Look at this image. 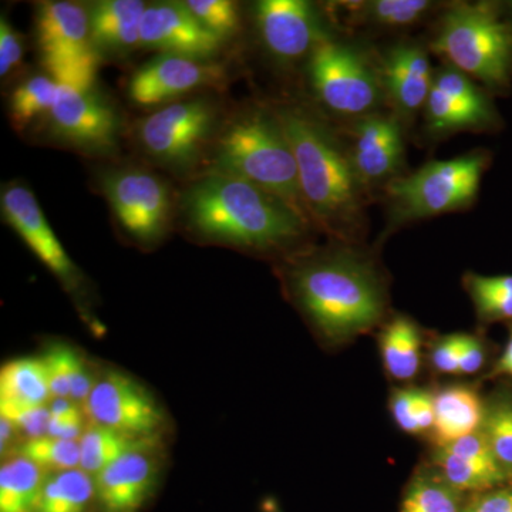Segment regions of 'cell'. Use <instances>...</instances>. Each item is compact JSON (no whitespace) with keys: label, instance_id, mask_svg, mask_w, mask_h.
I'll list each match as a JSON object with an SVG mask.
<instances>
[{"label":"cell","instance_id":"cell-1","mask_svg":"<svg viewBox=\"0 0 512 512\" xmlns=\"http://www.w3.org/2000/svg\"><path fill=\"white\" fill-rule=\"evenodd\" d=\"M183 211L198 237L255 251L298 241L309 222L281 198L215 170L185 191Z\"/></svg>","mask_w":512,"mask_h":512},{"label":"cell","instance_id":"cell-2","mask_svg":"<svg viewBox=\"0 0 512 512\" xmlns=\"http://www.w3.org/2000/svg\"><path fill=\"white\" fill-rule=\"evenodd\" d=\"M293 299L330 342H346L382 319L386 298L373 265L350 249L308 256L289 272Z\"/></svg>","mask_w":512,"mask_h":512},{"label":"cell","instance_id":"cell-3","mask_svg":"<svg viewBox=\"0 0 512 512\" xmlns=\"http://www.w3.org/2000/svg\"><path fill=\"white\" fill-rule=\"evenodd\" d=\"M291 143L306 212L333 234L362 224L363 192L349 150L323 121L301 107L275 110Z\"/></svg>","mask_w":512,"mask_h":512},{"label":"cell","instance_id":"cell-4","mask_svg":"<svg viewBox=\"0 0 512 512\" xmlns=\"http://www.w3.org/2000/svg\"><path fill=\"white\" fill-rule=\"evenodd\" d=\"M215 171L262 188L311 221L291 143L275 111L249 110L232 121L218 141Z\"/></svg>","mask_w":512,"mask_h":512},{"label":"cell","instance_id":"cell-5","mask_svg":"<svg viewBox=\"0 0 512 512\" xmlns=\"http://www.w3.org/2000/svg\"><path fill=\"white\" fill-rule=\"evenodd\" d=\"M431 49L458 72L494 89L510 83L512 29L487 3L448 10Z\"/></svg>","mask_w":512,"mask_h":512},{"label":"cell","instance_id":"cell-6","mask_svg":"<svg viewBox=\"0 0 512 512\" xmlns=\"http://www.w3.org/2000/svg\"><path fill=\"white\" fill-rule=\"evenodd\" d=\"M490 157L473 151L453 160L431 161L416 173L386 184L393 222L436 217L470 207L476 201Z\"/></svg>","mask_w":512,"mask_h":512},{"label":"cell","instance_id":"cell-7","mask_svg":"<svg viewBox=\"0 0 512 512\" xmlns=\"http://www.w3.org/2000/svg\"><path fill=\"white\" fill-rule=\"evenodd\" d=\"M309 77L320 103L338 116L360 119L382 100V82L365 57L329 37L309 56Z\"/></svg>","mask_w":512,"mask_h":512},{"label":"cell","instance_id":"cell-8","mask_svg":"<svg viewBox=\"0 0 512 512\" xmlns=\"http://www.w3.org/2000/svg\"><path fill=\"white\" fill-rule=\"evenodd\" d=\"M217 121L210 101H174L141 121L137 134L144 151L165 167L188 168L197 163Z\"/></svg>","mask_w":512,"mask_h":512},{"label":"cell","instance_id":"cell-9","mask_svg":"<svg viewBox=\"0 0 512 512\" xmlns=\"http://www.w3.org/2000/svg\"><path fill=\"white\" fill-rule=\"evenodd\" d=\"M103 191L117 222L137 244L154 245L167 234L173 202L160 177L126 168L107 174Z\"/></svg>","mask_w":512,"mask_h":512},{"label":"cell","instance_id":"cell-10","mask_svg":"<svg viewBox=\"0 0 512 512\" xmlns=\"http://www.w3.org/2000/svg\"><path fill=\"white\" fill-rule=\"evenodd\" d=\"M47 121L53 137L86 153H110L119 143V113L93 89L60 86Z\"/></svg>","mask_w":512,"mask_h":512},{"label":"cell","instance_id":"cell-11","mask_svg":"<svg viewBox=\"0 0 512 512\" xmlns=\"http://www.w3.org/2000/svg\"><path fill=\"white\" fill-rule=\"evenodd\" d=\"M84 413L92 423L138 439H151L163 427L164 414L143 386L120 372H107L94 384Z\"/></svg>","mask_w":512,"mask_h":512},{"label":"cell","instance_id":"cell-12","mask_svg":"<svg viewBox=\"0 0 512 512\" xmlns=\"http://www.w3.org/2000/svg\"><path fill=\"white\" fill-rule=\"evenodd\" d=\"M431 134L481 130L497 124V111L487 94L467 74L448 66L434 72L433 87L424 106Z\"/></svg>","mask_w":512,"mask_h":512},{"label":"cell","instance_id":"cell-13","mask_svg":"<svg viewBox=\"0 0 512 512\" xmlns=\"http://www.w3.org/2000/svg\"><path fill=\"white\" fill-rule=\"evenodd\" d=\"M255 19L265 49L281 62L311 56L328 39L318 9L305 0H262Z\"/></svg>","mask_w":512,"mask_h":512},{"label":"cell","instance_id":"cell-14","mask_svg":"<svg viewBox=\"0 0 512 512\" xmlns=\"http://www.w3.org/2000/svg\"><path fill=\"white\" fill-rule=\"evenodd\" d=\"M0 207L6 224L63 285L74 288L79 284V269L56 237L29 187L20 183L5 185L0 195Z\"/></svg>","mask_w":512,"mask_h":512},{"label":"cell","instance_id":"cell-15","mask_svg":"<svg viewBox=\"0 0 512 512\" xmlns=\"http://www.w3.org/2000/svg\"><path fill=\"white\" fill-rule=\"evenodd\" d=\"M224 70L210 60L160 55L137 70L128 83V97L138 106L168 103L202 87L220 84Z\"/></svg>","mask_w":512,"mask_h":512},{"label":"cell","instance_id":"cell-16","mask_svg":"<svg viewBox=\"0 0 512 512\" xmlns=\"http://www.w3.org/2000/svg\"><path fill=\"white\" fill-rule=\"evenodd\" d=\"M348 150L365 190L373 185L389 184L403 167L404 140L400 121L377 111L360 117L353 127Z\"/></svg>","mask_w":512,"mask_h":512},{"label":"cell","instance_id":"cell-17","mask_svg":"<svg viewBox=\"0 0 512 512\" xmlns=\"http://www.w3.org/2000/svg\"><path fill=\"white\" fill-rule=\"evenodd\" d=\"M140 45L161 55L210 60L221 49L222 40L205 28L185 3H156L144 13Z\"/></svg>","mask_w":512,"mask_h":512},{"label":"cell","instance_id":"cell-18","mask_svg":"<svg viewBox=\"0 0 512 512\" xmlns=\"http://www.w3.org/2000/svg\"><path fill=\"white\" fill-rule=\"evenodd\" d=\"M153 440L124 454L94 477L100 512H138L147 503L160 473Z\"/></svg>","mask_w":512,"mask_h":512},{"label":"cell","instance_id":"cell-19","mask_svg":"<svg viewBox=\"0 0 512 512\" xmlns=\"http://www.w3.org/2000/svg\"><path fill=\"white\" fill-rule=\"evenodd\" d=\"M36 40L46 70L97 53L90 40L89 12L79 3H40Z\"/></svg>","mask_w":512,"mask_h":512},{"label":"cell","instance_id":"cell-20","mask_svg":"<svg viewBox=\"0 0 512 512\" xmlns=\"http://www.w3.org/2000/svg\"><path fill=\"white\" fill-rule=\"evenodd\" d=\"M434 466L458 491L488 490L503 484L508 474L495 460L480 430L439 446L434 454Z\"/></svg>","mask_w":512,"mask_h":512},{"label":"cell","instance_id":"cell-21","mask_svg":"<svg viewBox=\"0 0 512 512\" xmlns=\"http://www.w3.org/2000/svg\"><path fill=\"white\" fill-rule=\"evenodd\" d=\"M433 80L429 57L420 46L400 45L384 57L380 76L383 93L402 117L424 110Z\"/></svg>","mask_w":512,"mask_h":512},{"label":"cell","instance_id":"cell-22","mask_svg":"<svg viewBox=\"0 0 512 512\" xmlns=\"http://www.w3.org/2000/svg\"><path fill=\"white\" fill-rule=\"evenodd\" d=\"M146 3L140 0H103L90 10V40L99 55H123L141 46Z\"/></svg>","mask_w":512,"mask_h":512},{"label":"cell","instance_id":"cell-23","mask_svg":"<svg viewBox=\"0 0 512 512\" xmlns=\"http://www.w3.org/2000/svg\"><path fill=\"white\" fill-rule=\"evenodd\" d=\"M483 403L474 390L451 386L434 396V437L439 446L453 443L480 430L484 419Z\"/></svg>","mask_w":512,"mask_h":512},{"label":"cell","instance_id":"cell-24","mask_svg":"<svg viewBox=\"0 0 512 512\" xmlns=\"http://www.w3.org/2000/svg\"><path fill=\"white\" fill-rule=\"evenodd\" d=\"M50 393L55 399L86 403L97 380L76 350L67 345H53L43 356Z\"/></svg>","mask_w":512,"mask_h":512},{"label":"cell","instance_id":"cell-25","mask_svg":"<svg viewBox=\"0 0 512 512\" xmlns=\"http://www.w3.org/2000/svg\"><path fill=\"white\" fill-rule=\"evenodd\" d=\"M50 393L43 357L10 360L0 370V402L46 406Z\"/></svg>","mask_w":512,"mask_h":512},{"label":"cell","instance_id":"cell-26","mask_svg":"<svg viewBox=\"0 0 512 512\" xmlns=\"http://www.w3.org/2000/svg\"><path fill=\"white\" fill-rule=\"evenodd\" d=\"M32 461L16 457L0 468V512H37L46 478Z\"/></svg>","mask_w":512,"mask_h":512},{"label":"cell","instance_id":"cell-27","mask_svg":"<svg viewBox=\"0 0 512 512\" xmlns=\"http://www.w3.org/2000/svg\"><path fill=\"white\" fill-rule=\"evenodd\" d=\"M384 367L397 380H410L419 373L421 338L412 320L399 316L380 336Z\"/></svg>","mask_w":512,"mask_h":512},{"label":"cell","instance_id":"cell-28","mask_svg":"<svg viewBox=\"0 0 512 512\" xmlns=\"http://www.w3.org/2000/svg\"><path fill=\"white\" fill-rule=\"evenodd\" d=\"M151 439H138L110 427L92 423L84 430L80 446V470L96 477L104 468L119 460L131 450L144 446Z\"/></svg>","mask_w":512,"mask_h":512},{"label":"cell","instance_id":"cell-29","mask_svg":"<svg viewBox=\"0 0 512 512\" xmlns=\"http://www.w3.org/2000/svg\"><path fill=\"white\" fill-rule=\"evenodd\" d=\"M96 500L94 477L80 468L47 477L37 512H89Z\"/></svg>","mask_w":512,"mask_h":512},{"label":"cell","instance_id":"cell-30","mask_svg":"<svg viewBox=\"0 0 512 512\" xmlns=\"http://www.w3.org/2000/svg\"><path fill=\"white\" fill-rule=\"evenodd\" d=\"M59 92L60 84L45 74H36L20 83L9 101L10 120L16 130H25L42 117L47 120Z\"/></svg>","mask_w":512,"mask_h":512},{"label":"cell","instance_id":"cell-31","mask_svg":"<svg viewBox=\"0 0 512 512\" xmlns=\"http://www.w3.org/2000/svg\"><path fill=\"white\" fill-rule=\"evenodd\" d=\"M461 491L447 483L439 473L414 477L404 494L400 512H463Z\"/></svg>","mask_w":512,"mask_h":512},{"label":"cell","instance_id":"cell-32","mask_svg":"<svg viewBox=\"0 0 512 512\" xmlns=\"http://www.w3.org/2000/svg\"><path fill=\"white\" fill-rule=\"evenodd\" d=\"M466 288L478 316L487 322L512 319V275L466 278Z\"/></svg>","mask_w":512,"mask_h":512},{"label":"cell","instance_id":"cell-33","mask_svg":"<svg viewBox=\"0 0 512 512\" xmlns=\"http://www.w3.org/2000/svg\"><path fill=\"white\" fill-rule=\"evenodd\" d=\"M497 463L512 470V399L497 396L485 406L480 427Z\"/></svg>","mask_w":512,"mask_h":512},{"label":"cell","instance_id":"cell-34","mask_svg":"<svg viewBox=\"0 0 512 512\" xmlns=\"http://www.w3.org/2000/svg\"><path fill=\"white\" fill-rule=\"evenodd\" d=\"M19 456L32 461L42 471L59 473L80 467L79 441L43 436L29 439L20 447Z\"/></svg>","mask_w":512,"mask_h":512},{"label":"cell","instance_id":"cell-35","mask_svg":"<svg viewBox=\"0 0 512 512\" xmlns=\"http://www.w3.org/2000/svg\"><path fill=\"white\" fill-rule=\"evenodd\" d=\"M367 18L390 28H406L423 19L431 9L427 0H376L363 3Z\"/></svg>","mask_w":512,"mask_h":512},{"label":"cell","instance_id":"cell-36","mask_svg":"<svg viewBox=\"0 0 512 512\" xmlns=\"http://www.w3.org/2000/svg\"><path fill=\"white\" fill-rule=\"evenodd\" d=\"M188 10L221 40L234 35L239 28L238 6L229 0H188Z\"/></svg>","mask_w":512,"mask_h":512},{"label":"cell","instance_id":"cell-37","mask_svg":"<svg viewBox=\"0 0 512 512\" xmlns=\"http://www.w3.org/2000/svg\"><path fill=\"white\" fill-rule=\"evenodd\" d=\"M0 417L25 433L28 440L47 436L49 431L50 410L46 406L0 402Z\"/></svg>","mask_w":512,"mask_h":512},{"label":"cell","instance_id":"cell-38","mask_svg":"<svg viewBox=\"0 0 512 512\" xmlns=\"http://www.w3.org/2000/svg\"><path fill=\"white\" fill-rule=\"evenodd\" d=\"M25 46L18 30L8 19H0V76H9L22 63Z\"/></svg>","mask_w":512,"mask_h":512},{"label":"cell","instance_id":"cell-39","mask_svg":"<svg viewBox=\"0 0 512 512\" xmlns=\"http://www.w3.org/2000/svg\"><path fill=\"white\" fill-rule=\"evenodd\" d=\"M458 352H460V335L446 336L441 339L433 349V365L441 373L456 375L460 373L458 366Z\"/></svg>","mask_w":512,"mask_h":512},{"label":"cell","instance_id":"cell-40","mask_svg":"<svg viewBox=\"0 0 512 512\" xmlns=\"http://www.w3.org/2000/svg\"><path fill=\"white\" fill-rule=\"evenodd\" d=\"M84 419L82 410L76 413L63 414V416H50L49 431L47 436L55 439L79 441L82 439Z\"/></svg>","mask_w":512,"mask_h":512},{"label":"cell","instance_id":"cell-41","mask_svg":"<svg viewBox=\"0 0 512 512\" xmlns=\"http://www.w3.org/2000/svg\"><path fill=\"white\" fill-rule=\"evenodd\" d=\"M484 348L474 336L460 335L458 366L463 375H474L484 365Z\"/></svg>","mask_w":512,"mask_h":512},{"label":"cell","instance_id":"cell-42","mask_svg":"<svg viewBox=\"0 0 512 512\" xmlns=\"http://www.w3.org/2000/svg\"><path fill=\"white\" fill-rule=\"evenodd\" d=\"M394 421L403 431L410 434H419L416 423H414L412 412V389L397 390L394 392L390 402Z\"/></svg>","mask_w":512,"mask_h":512},{"label":"cell","instance_id":"cell-43","mask_svg":"<svg viewBox=\"0 0 512 512\" xmlns=\"http://www.w3.org/2000/svg\"><path fill=\"white\" fill-rule=\"evenodd\" d=\"M412 412L419 433L433 429L434 396L424 390L412 389Z\"/></svg>","mask_w":512,"mask_h":512},{"label":"cell","instance_id":"cell-44","mask_svg":"<svg viewBox=\"0 0 512 512\" xmlns=\"http://www.w3.org/2000/svg\"><path fill=\"white\" fill-rule=\"evenodd\" d=\"M463 512H512V490H497L481 495Z\"/></svg>","mask_w":512,"mask_h":512},{"label":"cell","instance_id":"cell-45","mask_svg":"<svg viewBox=\"0 0 512 512\" xmlns=\"http://www.w3.org/2000/svg\"><path fill=\"white\" fill-rule=\"evenodd\" d=\"M494 373L495 375H508L512 377V329L503 356L498 360Z\"/></svg>","mask_w":512,"mask_h":512},{"label":"cell","instance_id":"cell-46","mask_svg":"<svg viewBox=\"0 0 512 512\" xmlns=\"http://www.w3.org/2000/svg\"><path fill=\"white\" fill-rule=\"evenodd\" d=\"M15 431L18 430H16L8 420L2 419V417H0V451H2V454H5V451L8 450L10 441L13 440V433H15Z\"/></svg>","mask_w":512,"mask_h":512},{"label":"cell","instance_id":"cell-47","mask_svg":"<svg viewBox=\"0 0 512 512\" xmlns=\"http://www.w3.org/2000/svg\"><path fill=\"white\" fill-rule=\"evenodd\" d=\"M510 6H511V10H512V3H511V5H510Z\"/></svg>","mask_w":512,"mask_h":512}]
</instances>
